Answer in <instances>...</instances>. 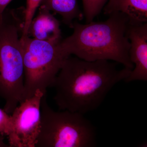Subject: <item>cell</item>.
Instances as JSON below:
<instances>
[{"label":"cell","mask_w":147,"mask_h":147,"mask_svg":"<svg viewBox=\"0 0 147 147\" xmlns=\"http://www.w3.org/2000/svg\"><path fill=\"white\" fill-rule=\"evenodd\" d=\"M131 70L119 69L117 63L110 61H89L69 56L55 79L54 100L60 110L84 115L98 108L110 90L125 81Z\"/></svg>","instance_id":"cell-1"},{"label":"cell","mask_w":147,"mask_h":147,"mask_svg":"<svg viewBox=\"0 0 147 147\" xmlns=\"http://www.w3.org/2000/svg\"><path fill=\"white\" fill-rule=\"evenodd\" d=\"M109 15L103 22L82 24L74 21L73 33L61 40L60 47L67 57L74 55L89 61H113L132 70L134 65L129 59L130 43L127 34L129 18L121 12Z\"/></svg>","instance_id":"cell-2"},{"label":"cell","mask_w":147,"mask_h":147,"mask_svg":"<svg viewBox=\"0 0 147 147\" xmlns=\"http://www.w3.org/2000/svg\"><path fill=\"white\" fill-rule=\"evenodd\" d=\"M24 22V13L18 9H6L0 15V97L9 115L25 100Z\"/></svg>","instance_id":"cell-3"},{"label":"cell","mask_w":147,"mask_h":147,"mask_svg":"<svg viewBox=\"0 0 147 147\" xmlns=\"http://www.w3.org/2000/svg\"><path fill=\"white\" fill-rule=\"evenodd\" d=\"M46 95L40 103V131L36 147L95 146L96 131L91 122L81 113L53 110Z\"/></svg>","instance_id":"cell-4"},{"label":"cell","mask_w":147,"mask_h":147,"mask_svg":"<svg viewBox=\"0 0 147 147\" xmlns=\"http://www.w3.org/2000/svg\"><path fill=\"white\" fill-rule=\"evenodd\" d=\"M23 47L25 100L37 90L47 94L53 87L64 61L68 58L58 44L27 36L21 40Z\"/></svg>","instance_id":"cell-5"},{"label":"cell","mask_w":147,"mask_h":147,"mask_svg":"<svg viewBox=\"0 0 147 147\" xmlns=\"http://www.w3.org/2000/svg\"><path fill=\"white\" fill-rule=\"evenodd\" d=\"M44 94L37 90L11 113L13 131L8 138L9 147H36L40 131V103Z\"/></svg>","instance_id":"cell-6"},{"label":"cell","mask_w":147,"mask_h":147,"mask_svg":"<svg viewBox=\"0 0 147 147\" xmlns=\"http://www.w3.org/2000/svg\"><path fill=\"white\" fill-rule=\"evenodd\" d=\"M127 37L130 43L129 56L134 65L124 81H147V23L129 21Z\"/></svg>","instance_id":"cell-7"},{"label":"cell","mask_w":147,"mask_h":147,"mask_svg":"<svg viewBox=\"0 0 147 147\" xmlns=\"http://www.w3.org/2000/svg\"><path fill=\"white\" fill-rule=\"evenodd\" d=\"M28 36L58 44L62 40L59 22L50 11L40 6L37 15L30 24Z\"/></svg>","instance_id":"cell-8"},{"label":"cell","mask_w":147,"mask_h":147,"mask_svg":"<svg viewBox=\"0 0 147 147\" xmlns=\"http://www.w3.org/2000/svg\"><path fill=\"white\" fill-rule=\"evenodd\" d=\"M104 13H125L130 21L147 23V0H109L104 7Z\"/></svg>","instance_id":"cell-9"},{"label":"cell","mask_w":147,"mask_h":147,"mask_svg":"<svg viewBox=\"0 0 147 147\" xmlns=\"http://www.w3.org/2000/svg\"><path fill=\"white\" fill-rule=\"evenodd\" d=\"M40 6L60 15L63 23L70 28H73L74 20L81 21L84 18L77 0H42Z\"/></svg>","instance_id":"cell-10"},{"label":"cell","mask_w":147,"mask_h":147,"mask_svg":"<svg viewBox=\"0 0 147 147\" xmlns=\"http://www.w3.org/2000/svg\"><path fill=\"white\" fill-rule=\"evenodd\" d=\"M108 0H82L84 16L86 22L89 23L101 12Z\"/></svg>","instance_id":"cell-11"},{"label":"cell","mask_w":147,"mask_h":147,"mask_svg":"<svg viewBox=\"0 0 147 147\" xmlns=\"http://www.w3.org/2000/svg\"><path fill=\"white\" fill-rule=\"evenodd\" d=\"M42 0H27L26 5L24 9V22L21 40L28 36L29 26L34 17L37 9L39 7Z\"/></svg>","instance_id":"cell-12"},{"label":"cell","mask_w":147,"mask_h":147,"mask_svg":"<svg viewBox=\"0 0 147 147\" xmlns=\"http://www.w3.org/2000/svg\"><path fill=\"white\" fill-rule=\"evenodd\" d=\"M13 131L11 115L3 109L0 108V137L6 136L7 138L11 135Z\"/></svg>","instance_id":"cell-13"},{"label":"cell","mask_w":147,"mask_h":147,"mask_svg":"<svg viewBox=\"0 0 147 147\" xmlns=\"http://www.w3.org/2000/svg\"><path fill=\"white\" fill-rule=\"evenodd\" d=\"M11 1L12 0H0V15L3 12Z\"/></svg>","instance_id":"cell-14"},{"label":"cell","mask_w":147,"mask_h":147,"mask_svg":"<svg viewBox=\"0 0 147 147\" xmlns=\"http://www.w3.org/2000/svg\"><path fill=\"white\" fill-rule=\"evenodd\" d=\"M0 147H9V145L4 142L3 137H0Z\"/></svg>","instance_id":"cell-15"}]
</instances>
